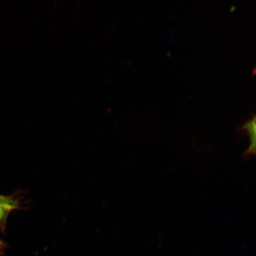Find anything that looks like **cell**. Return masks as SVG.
<instances>
[{
    "instance_id": "cell-1",
    "label": "cell",
    "mask_w": 256,
    "mask_h": 256,
    "mask_svg": "<svg viewBox=\"0 0 256 256\" xmlns=\"http://www.w3.org/2000/svg\"><path fill=\"white\" fill-rule=\"evenodd\" d=\"M242 130L248 133L250 138V146L247 150L243 154V156L248 159L256 155V122L255 118L246 122L242 127Z\"/></svg>"
},
{
    "instance_id": "cell-2",
    "label": "cell",
    "mask_w": 256,
    "mask_h": 256,
    "mask_svg": "<svg viewBox=\"0 0 256 256\" xmlns=\"http://www.w3.org/2000/svg\"><path fill=\"white\" fill-rule=\"evenodd\" d=\"M5 204H6L2 203V202H0V220L2 219V217L3 215H4V214Z\"/></svg>"
}]
</instances>
